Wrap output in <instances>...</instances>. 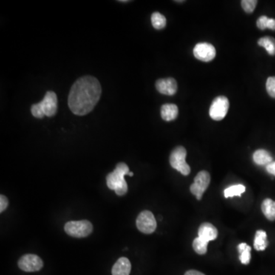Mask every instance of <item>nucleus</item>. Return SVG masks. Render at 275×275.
Instances as JSON below:
<instances>
[{"mask_svg": "<svg viewBox=\"0 0 275 275\" xmlns=\"http://www.w3.org/2000/svg\"><path fill=\"white\" fill-rule=\"evenodd\" d=\"M228 107L230 102L228 99L224 96H219L213 100L210 106V117L212 120L220 121L226 116Z\"/></svg>", "mask_w": 275, "mask_h": 275, "instance_id": "nucleus-7", "label": "nucleus"}, {"mask_svg": "<svg viewBox=\"0 0 275 275\" xmlns=\"http://www.w3.org/2000/svg\"><path fill=\"white\" fill-rule=\"evenodd\" d=\"M208 243L209 242L207 241L200 239V237H197L193 242V248L197 254L204 255L207 251Z\"/></svg>", "mask_w": 275, "mask_h": 275, "instance_id": "nucleus-22", "label": "nucleus"}, {"mask_svg": "<svg viewBox=\"0 0 275 275\" xmlns=\"http://www.w3.org/2000/svg\"><path fill=\"white\" fill-rule=\"evenodd\" d=\"M267 233L263 230H258L254 240V247L257 251H264L268 247Z\"/></svg>", "mask_w": 275, "mask_h": 275, "instance_id": "nucleus-16", "label": "nucleus"}, {"mask_svg": "<svg viewBox=\"0 0 275 275\" xmlns=\"http://www.w3.org/2000/svg\"><path fill=\"white\" fill-rule=\"evenodd\" d=\"M210 175L206 171H202L197 174L194 179V183L191 185V192L196 196L197 200H200L203 194L208 188L210 183Z\"/></svg>", "mask_w": 275, "mask_h": 275, "instance_id": "nucleus-8", "label": "nucleus"}, {"mask_svg": "<svg viewBox=\"0 0 275 275\" xmlns=\"http://www.w3.org/2000/svg\"><path fill=\"white\" fill-rule=\"evenodd\" d=\"M267 92L273 98H275V77H268L266 82Z\"/></svg>", "mask_w": 275, "mask_h": 275, "instance_id": "nucleus-24", "label": "nucleus"}, {"mask_svg": "<svg viewBox=\"0 0 275 275\" xmlns=\"http://www.w3.org/2000/svg\"><path fill=\"white\" fill-rule=\"evenodd\" d=\"M245 191V187L244 185H234V186L230 187V188H226L224 191V196L225 198H228V197H233L235 196H238V197H241L242 194H243Z\"/></svg>", "mask_w": 275, "mask_h": 275, "instance_id": "nucleus-21", "label": "nucleus"}, {"mask_svg": "<svg viewBox=\"0 0 275 275\" xmlns=\"http://www.w3.org/2000/svg\"><path fill=\"white\" fill-rule=\"evenodd\" d=\"M9 206V200L6 196L1 194L0 196V213H3Z\"/></svg>", "mask_w": 275, "mask_h": 275, "instance_id": "nucleus-26", "label": "nucleus"}, {"mask_svg": "<svg viewBox=\"0 0 275 275\" xmlns=\"http://www.w3.org/2000/svg\"><path fill=\"white\" fill-rule=\"evenodd\" d=\"M100 82L92 76L80 77L70 91L68 106L73 113L85 116L95 107L101 97Z\"/></svg>", "mask_w": 275, "mask_h": 275, "instance_id": "nucleus-1", "label": "nucleus"}, {"mask_svg": "<svg viewBox=\"0 0 275 275\" xmlns=\"http://www.w3.org/2000/svg\"><path fill=\"white\" fill-rule=\"evenodd\" d=\"M129 168L126 164L120 162L112 172L106 176V185L108 188L116 191L117 195L122 197L126 195L128 191V185L125 180V176L129 174Z\"/></svg>", "mask_w": 275, "mask_h": 275, "instance_id": "nucleus-2", "label": "nucleus"}, {"mask_svg": "<svg viewBox=\"0 0 275 275\" xmlns=\"http://www.w3.org/2000/svg\"><path fill=\"white\" fill-rule=\"evenodd\" d=\"M253 161L256 165L267 166L273 162V157L266 150L259 149L253 154Z\"/></svg>", "mask_w": 275, "mask_h": 275, "instance_id": "nucleus-15", "label": "nucleus"}, {"mask_svg": "<svg viewBox=\"0 0 275 275\" xmlns=\"http://www.w3.org/2000/svg\"><path fill=\"white\" fill-rule=\"evenodd\" d=\"M267 29H271L275 31V19L274 18H270L268 19V27Z\"/></svg>", "mask_w": 275, "mask_h": 275, "instance_id": "nucleus-28", "label": "nucleus"}, {"mask_svg": "<svg viewBox=\"0 0 275 275\" xmlns=\"http://www.w3.org/2000/svg\"><path fill=\"white\" fill-rule=\"evenodd\" d=\"M258 44L261 47L265 48L270 55H275V39L272 37H264L260 38Z\"/></svg>", "mask_w": 275, "mask_h": 275, "instance_id": "nucleus-19", "label": "nucleus"}, {"mask_svg": "<svg viewBox=\"0 0 275 275\" xmlns=\"http://www.w3.org/2000/svg\"><path fill=\"white\" fill-rule=\"evenodd\" d=\"M43 262L41 258L36 255L27 254L21 256L18 262V268L26 272H35L43 268Z\"/></svg>", "mask_w": 275, "mask_h": 275, "instance_id": "nucleus-9", "label": "nucleus"}, {"mask_svg": "<svg viewBox=\"0 0 275 275\" xmlns=\"http://www.w3.org/2000/svg\"><path fill=\"white\" fill-rule=\"evenodd\" d=\"M218 236V230L214 225L209 222L201 224L198 231V237L207 242L215 240Z\"/></svg>", "mask_w": 275, "mask_h": 275, "instance_id": "nucleus-12", "label": "nucleus"}, {"mask_svg": "<svg viewBox=\"0 0 275 275\" xmlns=\"http://www.w3.org/2000/svg\"><path fill=\"white\" fill-rule=\"evenodd\" d=\"M58 111V97L53 91H48L44 99L40 103L32 105L31 112L35 118L42 119L44 117H52Z\"/></svg>", "mask_w": 275, "mask_h": 275, "instance_id": "nucleus-3", "label": "nucleus"}, {"mask_svg": "<svg viewBox=\"0 0 275 275\" xmlns=\"http://www.w3.org/2000/svg\"><path fill=\"white\" fill-rule=\"evenodd\" d=\"M151 19L153 27L155 29H157V30L163 29L166 26V18L162 14H161L160 12H154L151 15Z\"/></svg>", "mask_w": 275, "mask_h": 275, "instance_id": "nucleus-20", "label": "nucleus"}, {"mask_svg": "<svg viewBox=\"0 0 275 275\" xmlns=\"http://www.w3.org/2000/svg\"><path fill=\"white\" fill-rule=\"evenodd\" d=\"M266 171L269 174L275 176V162H272L266 166Z\"/></svg>", "mask_w": 275, "mask_h": 275, "instance_id": "nucleus-27", "label": "nucleus"}, {"mask_svg": "<svg viewBox=\"0 0 275 275\" xmlns=\"http://www.w3.org/2000/svg\"><path fill=\"white\" fill-rule=\"evenodd\" d=\"M185 275H205L203 273L200 272L198 271H195V270H191V271H187Z\"/></svg>", "mask_w": 275, "mask_h": 275, "instance_id": "nucleus-29", "label": "nucleus"}, {"mask_svg": "<svg viewBox=\"0 0 275 275\" xmlns=\"http://www.w3.org/2000/svg\"><path fill=\"white\" fill-rule=\"evenodd\" d=\"M129 175L130 176V177H132V176H133V173L129 172Z\"/></svg>", "mask_w": 275, "mask_h": 275, "instance_id": "nucleus-30", "label": "nucleus"}, {"mask_svg": "<svg viewBox=\"0 0 275 275\" xmlns=\"http://www.w3.org/2000/svg\"><path fill=\"white\" fill-rule=\"evenodd\" d=\"M136 226L139 231L145 234H151L157 228L155 217L151 212L144 210L136 219Z\"/></svg>", "mask_w": 275, "mask_h": 275, "instance_id": "nucleus-6", "label": "nucleus"}, {"mask_svg": "<svg viewBox=\"0 0 275 275\" xmlns=\"http://www.w3.org/2000/svg\"><path fill=\"white\" fill-rule=\"evenodd\" d=\"M258 1L256 0H242L241 2L242 7L247 13H251L254 12L256 6H257Z\"/></svg>", "mask_w": 275, "mask_h": 275, "instance_id": "nucleus-23", "label": "nucleus"}, {"mask_svg": "<svg viewBox=\"0 0 275 275\" xmlns=\"http://www.w3.org/2000/svg\"><path fill=\"white\" fill-rule=\"evenodd\" d=\"M269 18L265 16V15H262V16L259 17V19L257 20V26L261 30H265L268 27V22Z\"/></svg>", "mask_w": 275, "mask_h": 275, "instance_id": "nucleus-25", "label": "nucleus"}, {"mask_svg": "<svg viewBox=\"0 0 275 275\" xmlns=\"http://www.w3.org/2000/svg\"><path fill=\"white\" fill-rule=\"evenodd\" d=\"M132 265L127 258L122 257L118 259L112 268V275L130 274Z\"/></svg>", "mask_w": 275, "mask_h": 275, "instance_id": "nucleus-13", "label": "nucleus"}, {"mask_svg": "<svg viewBox=\"0 0 275 275\" xmlns=\"http://www.w3.org/2000/svg\"><path fill=\"white\" fill-rule=\"evenodd\" d=\"M239 253V260L243 265H248L251 260V247L246 243L239 244L238 246Z\"/></svg>", "mask_w": 275, "mask_h": 275, "instance_id": "nucleus-18", "label": "nucleus"}, {"mask_svg": "<svg viewBox=\"0 0 275 275\" xmlns=\"http://www.w3.org/2000/svg\"><path fill=\"white\" fill-rule=\"evenodd\" d=\"M155 87L160 94L164 95L173 96L177 93V81L172 77L159 79L156 81Z\"/></svg>", "mask_w": 275, "mask_h": 275, "instance_id": "nucleus-11", "label": "nucleus"}, {"mask_svg": "<svg viewBox=\"0 0 275 275\" xmlns=\"http://www.w3.org/2000/svg\"><path fill=\"white\" fill-rule=\"evenodd\" d=\"M262 210L267 219L275 220V201L271 199H265L262 204Z\"/></svg>", "mask_w": 275, "mask_h": 275, "instance_id": "nucleus-17", "label": "nucleus"}, {"mask_svg": "<svg viewBox=\"0 0 275 275\" xmlns=\"http://www.w3.org/2000/svg\"><path fill=\"white\" fill-rule=\"evenodd\" d=\"M94 227L88 220L70 221L64 225V231L74 238H85L92 233Z\"/></svg>", "mask_w": 275, "mask_h": 275, "instance_id": "nucleus-4", "label": "nucleus"}, {"mask_svg": "<svg viewBox=\"0 0 275 275\" xmlns=\"http://www.w3.org/2000/svg\"><path fill=\"white\" fill-rule=\"evenodd\" d=\"M187 150L185 147L178 146L174 148L170 156V164L174 169L187 176L191 173V167L186 162Z\"/></svg>", "mask_w": 275, "mask_h": 275, "instance_id": "nucleus-5", "label": "nucleus"}, {"mask_svg": "<svg viewBox=\"0 0 275 275\" xmlns=\"http://www.w3.org/2000/svg\"><path fill=\"white\" fill-rule=\"evenodd\" d=\"M216 54L214 46L207 42L199 43L194 49L195 58L203 62L213 61L216 57Z\"/></svg>", "mask_w": 275, "mask_h": 275, "instance_id": "nucleus-10", "label": "nucleus"}, {"mask_svg": "<svg viewBox=\"0 0 275 275\" xmlns=\"http://www.w3.org/2000/svg\"><path fill=\"white\" fill-rule=\"evenodd\" d=\"M177 115H178V108L175 104L168 103L162 106L161 116L165 121H172L177 118Z\"/></svg>", "mask_w": 275, "mask_h": 275, "instance_id": "nucleus-14", "label": "nucleus"}]
</instances>
